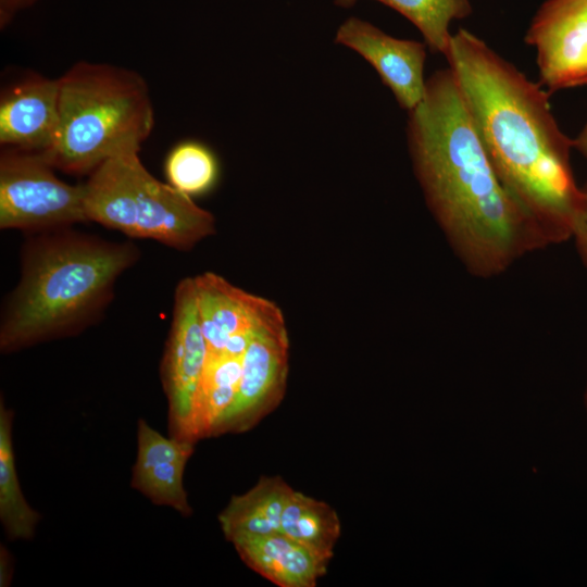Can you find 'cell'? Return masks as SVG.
<instances>
[{"label": "cell", "instance_id": "obj_13", "mask_svg": "<svg viewBox=\"0 0 587 587\" xmlns=\"http://www.w3.org/2000/svg\"><path fill=\"white\" fill-rule=\"evenodd\" d=\"M193 450V442L161 435L140 419L132 487L157 505L173 508L184 516L191 515L183 478Z\"/></svg>", "mask_w": 587, "mask_h": 587}, {"label": "cell", "instance_id": "obj_5", "mask_svg": "<svg viewBox=\"0 0 587 587\" xmlns=\"http://www.w3.org/2000/svg\"><path fill=\"white\" fill-rule=\"evenodd\" d=\"M83 186L88 221L130 238L152 239L189 251L216 232L214 215L151 175L139 152L104 161Z\"/></svg>", "mask_w": 587, "mask_h": 587}, {"label": "cell", "instance_id": "obj_12", "mask_svg": "<svg viewBox=\"0 0 587 587\" xmlns=\"http://www.w3.org/2000/svg\"><path fill=\"white\" fill-rule=\"evenodd\" d=\"M59 121V78L28 70L0 92V146L40 153L51 150Z\"/></svg>", "mask_w": 587, "mask_h": 587}, {"label": "cell", "instance_id": "obj_16", "mask_svg": "<svg viewBox=\"0 0 587 587\" xmlns=\"http://www.w3.org/2000/svg\"><path fill=\"white\" fill-rule=\"evenodd\" d=\"M340 532V520L329 504L292 489L282 515L283 535L328 566Z\"/></svg>", "mask_w": 587, "mask_h": 587}, {"label": "cell", "instance_id": "obj_2", "mask_svg": "<svg viewBox=\"0 0 587 587\" xmlns=\"http://www.w3.org/2000/svg\"><path fill=\"white\" fill-rule=\"evenodd\" d=\"M477 135L500 179L550 243L572 236L583 201L548 93L465 28L445 55Z\"/></svg>", "mask_w": 587, "mask_h": 587}, {"label": "cell", "instance_id": "obj_9", "mask_svg": "<svg viewBox=\"0 0 587 587\" xmlns=\"http://www.w3.org/2000/svg\"><path fill=\"white\" fill-rule=\"evenodd\" d=\"M193 279L208 357L242 358L255 332L277 304L245 291L213 272Z\"/></svg>", "mask_w": 587, "mask_h": 587}, {"label": "cell", "instance_id": "obj_10", "mask_svg": "<svg viewBox=\"0 0 587 587\" xmlns=\"http://www.w3.org/2000/svg\"><path fill=\"white\" fill-rule=\"evenodd\" d=\"M536 51L541 84L549 91L587 85V16L555 0L537 11L525 35Z\"/></svg>", "mask_w": 587, "mask_h": 587}, {"label": "cell", "instance_id": "obj_21", "mask_svg": "<svg viewBox=\"0 0 587 587\" xmlns=\"http://www.w3.org/2000/svg\"><path fill=\"white\" fill-rule=\"evenodd\" d=\"M582 192L583 201L573 223L572 236L575 238L580 259L587 267V182L582 187Z\"/></svg>", "mask_w": 587, "mask_h": 587}, {"label": "cell", "instance_id": "obj_3", "mask_svg": "<svg viewBox=\"0 0 587 587\" xmlns=\"http://www.w3.org/2000/svg\"><path fill=\"white\" fill-rule=\"evenodd\" d=\"M139 257L132 241L72 227L27 233L18 283L1 309V352L76 336L99 322L117 278Z\"/></svg>", "mask_w": 587, "mask_h": 587}, {"label": "cell", "instance_id": "obj_25", "mask_svg": "<svg viewBox=\"0 0 587 587\" xmlns=\"http://www.w3.org/2000/svg\"><path fill=\"white\" fill-rule=\"evenodd\" d=\"M572 141L573 147H575L587 159V123L579 135Z\"/></svg>", "mask_w": 587, "mask_h": 587}, {"label": "cell", "instance_id": "obj_22", "mask_svg": "<svg viewBox=\"0 0 587 587\" xmlns=\"http://www.w3.org/2000/svg\"><path fill=\"white\" fill-rule=\"evenodd\" d=\"M39 0H0V29L8 27L15 16Z\"/></svg>", "mask_w": 587, "mask_h": 587}, {"label": "cell", "instance_id": "obj_7", "mask_svg": "<svg viewBox=\"0 0 587 587\" xmlns=\"http://www.w3.org/2000/svg\"><path fill=\"white\" fill-rule=\"evenodd\" d=\"M208 360L193 277L175 288L172 321L160 364V377L168 403V432L196 444L192 408L196 390Z\"/></svg>", "mask_w": 587, "mask_h": 587}, {"label": "cell", "instance_id": "obj_17", "mask_svg": "<svg viewBox=\"0 0 587 587\" xmlns=\"http://www.w3.org/2000/svg\"><path fill=\"white\" fill-rule=\"evenodd\" d=\"M241 376V358L208 357L199 380L192 408V437H213L215 429L237 395Z\"/></svg>", "mask_w": 587, "mask_h": 587}, {"label": "cell", "instance_id": "obj_15", "mask_svg": "<svg viewBox=\"0 0 587 587\" xmlns=\"http://www.w3.org/2000/svg\"><path fill=\"white\" fill-rule=\"evenodd\" d=\"M292 489L279 476L261 477L247 492L233 496L218 514L224 536L280 533L282 515Z\"/></svg>", "mask_w": 587, "mask_h": 587}, {"label": "cell", "instance_id": "obj_8", "mask_svg": "<svg viewBox=\"0 0 587 587\" xmlns=\"http://www.w3.org/2000/svg\"><path fill=\"white\" fill-rule=\"evenodd\" d=\"M288 355L285 319L276 307L255 332L241 358L237 395L214 436L247 432L278 405L286 389Z\"/></svg>", "mask_w": 587, "mask_h": 587}, {"label": "cell", "instance_id": "obj_19", "mask_svg": "<svg viewBox=\"0 0 587 587\" xmlns=\"http://www.w3.org/2000/svg\"><path fill=\"white\" fill-rule=\"evenodd\" d=\"M358 0H335L336 5L349 8ZM396 10L421 32L430 51L446 55L454 20L471 15L470 0H376Z\"/></svg>", "mask_w": 587, "mask_h": 587}, {"label": "cell", "instance_id": "obj_24", "mask_svg": "<svg viewBox=\"0 0 587 587\" xmlns=\"http://www.w3.org/2000/svg\"><path fill=\"white\" fill-rule=\"evenodd\" d=\"M560 4L587 16V0H555Z\"/></svg>", "mask_w": 587, "mask_h": 587}, {"label": "cell", "instance_id": "obj_11", "mask_svg": "<svg viewBox=\"0 0 587 587\" xmlns=\"http://www.w3.org/2000/svg\"><path fill=\"white\" fill-rule=\"evenodd\" d=\"M335 41L364 58L402 109L409 112L423 100L426 45L395 38L358 17H349L339 26Z\"/></svg>", "mask_w": 587, "mask_h": 587}, {"label": "cell", "instance_id": "obj_14", "mask_svg": "<svg viewBox=\"0 0 587 587\" xmlns=\"http://www.w3.org/2000/svg\"><path fill=\"white\" fill-rule=\"evenodd\" d=\"M226 539L250 569L280 587H314L327 572V566L282 533H236Z\"/></svg>", "mask_w": 587, "mask_h": 587}, {"label": "cell", "instance_id": "obj_1", "mask_svg": "<svg viewBox=\"0 0 587 587\" xmlns=\"http://www.w3.org/2000/svg\"><path fill=\"white\" fill-rule=\"evenodd\" d=\"M407 134L427 205L470 273L496 276L551 245L497 174L449 67L426 79Z\"/></svg>", "mask_w": 587, "mask_h": 587}, {"label": "cell", "instance_id": "obj_6", "mask_svg": "<svg viewBox=\"0 0 587 587\" xmlns=\"http://www.w3.org/2000/svg\"><path fill=\"white\" fill-rule=\"evenodd\" d=\"M54 171L40 153L1 148V229L37 233L89 222L83 184H67Z\"/></svg>", "mask_w": 587, "mask_h": 587}, {"label": "cell", "instance_id": "obj_20", "mask_svg": "<svg viewBox=\"0 0 587 587\" xmlns=\"http://www.w3.org/2000/svg\"><path fill=\"white\" fill-rule=\"evenodd\" d=\"M220 172L215 152L195 139L176 143L164 162L167 183L191 198L210 192L220 179Z\"/></svg>", "mask_w": 587, "mask_h": 587}, {"label": "cell", "instance_id": "obj_23", "mask_svg": "<svg viewBox=\"0 0 587 587\" xmlns=\"http://www.w3.org/2000/svg\"><path fill=\"white\" fill-rule=\"evenodd\" d=\"M13 574V559L9 550L1 545L0 548V586L7 587L11 584Z\"/></svg>", "mask_w": 587, "mask_h": 587}, {"label": "cell", "instance_id": "obj_18", "mask_svg": "<svg viewBox=\"0 0 587 587\" xmlns=\"http://www.w3.org/2000/svg\"><path fill=\"white\" fill-rule=\"evenodd\" d=\"M13 411L0 401V520L10 540L33 539L40 514L26 501L16 473Z\"/></svg>", "mask_w": 587, "mask_h": 587}, {"label": "cell", "instance_id": "obj_4", "mask_svg": "<svg viewBox=\"0 0 587 587\" xmlns=\"http://www.w3.org/2000/svg\"><path fill=\"white\" fill-rule=\"evenodd\" d=\"M59 78V121L45 155L58 171L89 175L104 161L139 152L154 126L146 79L109 63L79 61Z\"/></svg>", "mask_w": 587, "mask_h": 587}]
</instances>
